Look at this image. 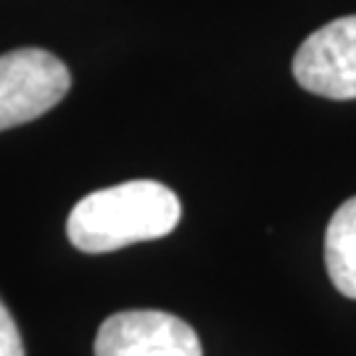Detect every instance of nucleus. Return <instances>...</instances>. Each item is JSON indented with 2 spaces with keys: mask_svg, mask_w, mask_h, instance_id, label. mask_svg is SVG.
I'll return each mask as SVG.
<instances>
[{
  "mask_svg": "<svg viewBox=\"0 0 356 356\" xmlns=\"http://www.w3.org/2000/svg\"><path fill=\"white\" fill-rule=\"evenodd\" d=\"M95 356H204V351L188 322L166 312L135 309L103 322Z\"/></svg>",
  "mask_w": 356,
  "mask_h": 356,
  "instance_id": "4",
  "label": "nucleus"
},
{
  "mask_svg": "<svg viewBox=\"0 0 356 356\" xmlns=\"http://www.w3.org/2000/svg\"><path fill=\"white\" fill-rule=\"evenodd\" d=\"M0 356H24L22 332L3 301H0Z\"/></svg>",
  "mask_w": 356,
  "mask_h": 356,
  "instance_id": "6",
  "label": "nucleus"
},
{
  "mask_svg": "<svg viewBox=\"0 0 356 356\" xmlns=\"http://www.w3.org/2000/svg\"><path fill=\"white\" fill-rule=\"evenodd\" d=\"M293 76L304 90L330 98H356V16L319 26L301 42L293 58Z\"/></svg>",
  "mask_w": 356,
  "mask_h": 356,
  "instance_id": "3",
  "label": "nucleus"
},
{
  "mask_svg": "<svg viewBox=\"0 0 356 356\" xmlns=\"http://www.w3.org/2000/svg\"><path fill=\"white\" fill-rule=\"evenodd\" d=\"M72 76L61 58L42 48L0 56V132L35 122L64 101Z\"/></svg>",
  "mask_w": 356,
  "mask_h": 356,
  "instance_id": "2",
  "label": "nucleus"
},
{
  "mask_svg": "<svg viewBox=\"0 0 356 356\" xmlns=\"http://www.w3.org/2000/svg\"><path fill=\"white\" fill-rule=\"evenodd\" d=\"M179 216L175 191L153 179H132L85 195L66 219V235L82 254H111L164 238L177 227Z\"/></svg>",
  "mask_w": 356,
  "mask_h": 356,
  "instance_id": "1",
  "label": "nucleus"
},
{
  "mask_svg": "<svg viewBox=\"0 0 356 356\" xmlns=\"http://www.w3.org/2000/svg\"><path fill=\"white\" fill-rule=\"evenodd\" d=\"M325 267L335 291L356 301V195L335 209L327 225Z\"/></svg>",
  "mask_w": 356,
  "mask_h": 356,
  "instance_id": "5",
  "label": "nucleus"
}]
</instances>
